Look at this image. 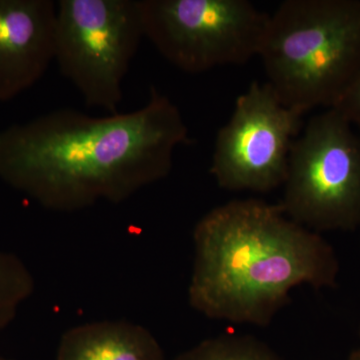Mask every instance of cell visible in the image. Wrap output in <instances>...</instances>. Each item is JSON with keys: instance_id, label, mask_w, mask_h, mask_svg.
<instances>
[{"instance_id": "cell-1", "label": "cell", "mask_w": 360, "mask_h": 360, "mask_svg": "<svg viewBox=\"0 0 360 360\" xmlns=\"http://www.w3.org/2000/svg\"><path fill=\"white\" fill-rule=\"evenodd\" d=\"M188 129L169 97L150 87L148 103L94 117L60 108L0 131V179L54 212L120 203L169 174Z\"/></svg>"}, {"instance_id": "cell-2", "label": "cell", "mask_w": 360, "mask_h": 360, "mask_svg": "<svg viewBox=\"0 0 360 360\" xmlns=\"http://www.w3.org/2000/svg\"><path fill=\"white\" fill-rule=\"evenodd\" d=\"M193 236L188 300L207 319L267 326L298 286L338 285L335 248L281 205L229 201L203 215Z\"/></svg>"}, {"instance_id": "cell-3", "label": "cell", "mask_w": 360, "mask_h": 360, "mask_svg": "<svg viewBox=\"0 0 360 360\" xmlns=\"http://www.w3.org/2000/svg\"><path fill=\"white\" fill-rule=\"evenodd\" d=\"M258 56L286 108H333L360 70V0H285Z\"/></svg>"}, {"instance_id": "cell-4", "label": "cell", "mask_w": 360, "mask_h": 360, "mask_svg": "<svg viewBox=\"0 0 360 360\" xmlns=\"http://www.w3.org/2000/svg\"><path fill=\"white\" fill-rule=\"evenodd\" d=\"M286 217L321 234L360 229V134L340 111L314 116L291 148Z\"/></svg>"}, {"instance_id": "cell-5", "label": "cell", "mask_w": 360, "mask_h": 360, "mask_svg": "<svg viewBox=\"0 0 360 360\" xmlns=\"http://www.w3.org/2000/svg\"><path fill=\"white\" fill-rule=\"evenodd\" d=\"M142 37L137 0H59L54 60L85 104L120 112L122 82Z\"/></svg>"}, {"instance_id": "cell-6", "label": "cell", "mask_w": 360, "mask_h": 360, "mask_svg": "<svg viewBox=\"0 0 360 360\" xmlns=\"http://www.w3.org/2000/svg\"><path fill=\"white\" fill-rule=\"evenodd\" d=\"M144 37L180 70L200 73L258 56L269 14L248 0H137Z\"/></svg>"}, {"instance_id": "cell-7", "label": "cell", "mask_w": 360, "mask_h": 360, "mask_svg": "<svg viewBox=\"0 0 360 360\" xmlns=\"http://www.w3.org/2000/svg\"><path fill=\"white\" fill-rule=\"evenodd\" d=\"M302 117L267 82H253L215 139L210 174L219 186L265 193L283 186Z\"/></svg>"}, {"instance_id": "cell-8", "label": "cell", "mask_w": 360, "mask_h": 360, "mask_svg": "<svg viewBox=\"0 0 360 360\" xmlns=\"http://www.w3.org/2000/svg\"><path fill=\"white\" fill-rule=\"evenodd\" d=\"M56 2L0 0V103L44 77L54 60Z\"/></svg>"}, {"instance_id": "cell-9", "label": "cell", "mask_w": 360, "mask_h": 360, "mask_svg": "<svg viewBox=\"0 0 360 360\" xmlns=\"http://www.w3.org/2000/svg\"><path fill=\"white\" fill-rule=\"evenodd\" d=\"M56 360H165L162 348L143 326L123 321L90 322L66 331Z\"/></svg>"}, {"instance_id": "cell-10", "label": "cell", "mask_w": 360, "mask_h": 360, "mask_svg": "<svg viewBox=\"0 0 360 360\" xmlns=\"http://www.w3.org/2000/svg\"><path fill=\"white\" fill-rule=\"evenodd\" d=\"M174 360H283L262 340L227 333L201 341Z\"/></svg>"}, {"instance_id": "cell-11", "label": "cell", "mask_w": 360, "mask_h": 360, "mask_svg": "<svg viewBox=\"0 0 360 360\" xmlns=\"http://www.w3.org/2000/svg\"><path fill=\"white\" fill-rule=\"evenodd\" d=\"M33 290L34 279L25 262L13 253L0 250V329L14 321Z\"/></svg>"}, {"instance_id": "cell-12", "label": "cell", "mask_w": 360, "mask_h": 360, "mask_svg": "<svg viewBox=\"0 0 360 360\" xmlns=\"http://www.w3.org/2000/svg\"><path fill=\"white\" fill-rule=\"evenodd\" d=\"M360 134V70L333 106Z\"/></svg>"}, {"instance_id": "cell-13", "label": "cell", "mask_w": 360, "mask_h": 360, "mask_svg": "<svg viewBox=\"0 0 360 360\" xmlns=\"http://www.w3.org/2000/svg\"><path fill=\"white\" fill-rule=\"evenodd\" d=\"M347 360H360V347L354 350V352L350 354Z\"/></svg>"}, {"instance_id": "cell-14", "label": "cell", "mask_w": 360, "mask_h": 360, "mask_svg": "<svg viewBox=\"0 0 360 360\" xmlns=\"http://www.w3.org/2000/svg\"><path fill=\"white\" fill-rule=\"evenodd\" d=\"M0 360H14V359H9V357L4 356V355H0Z\"/></svg>"}]
</instances>
